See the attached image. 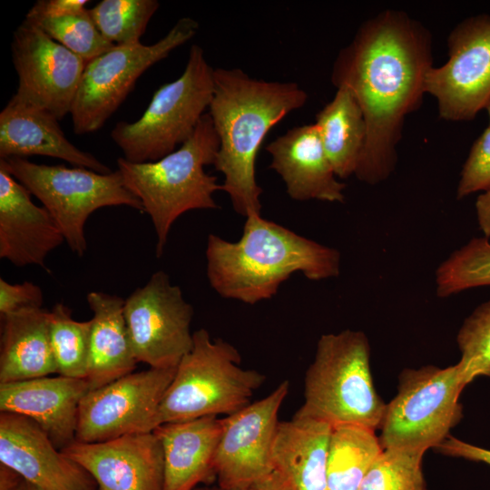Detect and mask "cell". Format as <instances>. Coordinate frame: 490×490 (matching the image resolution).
<instances>
[{
  "label": "cell",
  "mask_w": 490,
  "mask_h": 490,
  "mask_svg": "<svg viewBox=\"0 0 490 490\" xmlns=\"http://www.w3.org/2000/svg\"><path fill=\"white\" fill-rule=\"evenodd\" d=\"M206 273L222 298L247 304L273 297L296 272L310 280L338 277L340 252L295 233L260 214L246 218L236 242L209 234Z\"/></svg>",
  "instance_id": "3957f363"
},
{
  "label": "cell",
  "mask_w": 490,
  "mask_h": 490,
  "mask_svg": "<svg viewBox=\"0 0 490 490\" xmlns=\"http://www.w3.org/2000/svg\"><path fill=\"white\" fill-rule=\"evenodd\" d=\"M48 316L43 308L1 316L0 384L57 373Z\"/></svg>",
  "instance_id": "d4e9b609"
},
{
  "label": "cell",
  "mask_w": 490,
  "mask_h": 490,
  "mask_svg": "<svg viewBox=\"0 0 490 490\" xmlns=\"http://www.w3.org/2000/svg\"><path fill=\"white\" fill-rule=\"evenodd\" d=\"M332 426L294 414L279 423L272 447L274 469L295 490H328V455Z\"/></svg>",
  "instance_id": "603a6c76"
},
{
  "label": "cell",
  "mask_w": 490,
  "mask_h": 490,
  "mask_svg": "<svg viewBox=\"0 0 490 490\" xmlns=\"http://www.w3.org/2000/svg\"><path fill=\"white\" fill-rule=\"evenodd\" d=\"M176 368L133 371L88 391L79 406L75 440L101 442L153 431L159 406Z\"/></svg>",
  "instance_id": "4fadbf2b"
},
{
  "label": "cell",
  "mask_w": 490,
  "mask_h": 490,
  "mask_svg": "<svg viewBox=\"0 0 490 490\" xmlns=\"http://www.w3.org/2000/svg\"><path fill=\"white\" fill-rule=\"evenodd\" d=\"M424 453L422 450L383 449L358 490H425Z\"/></svg>",
  "instance_id": "1f68e13d"
},
{
  "label": "cell",
  "mask_w": 490,
  "mask_h": 490,
  "mask_svg": "<svg viewBox=\"0 0 490 490\" xmlns=\"http://www.w3.org/2000/svg\"><path fill=\"white\" fill-rule=\"evenodd\" d=\"M446 455L483 462L490 466V450L447 436L438 446Z\"/></svg>",
  "instance_id": "d590c367"
},
{
  "label": "cell",
  "mask_w": 490,
  "mask_h": 490,
  "mask_svg": "<svg viewBox=\"0 0 490 490\" xmlns=\"http://www.w3.org/2000/svg\"><path fill=\"white\" fill-rule=\"evenodd\" d=\"M0 163V258L15 267H45L48 254L65 240L54 219Z\"/></svg>",
  "instance_id": "ac0fdd59"
},
{
  "label": "cell",
  "mask_w": 490,
  "mask_h": 490,
  "mask_svg": "<svg viewBox=\"0 0 490 490\" xmlns=\"http://www.w3.org/2000/svg\"><path fill=\"white\" fill-rule=\"evenodd\" d=\"M91 318L86 380L90 390L134 371L138 363L124 317V299L102 291L87 294Z\"/></svg>",
  "instance_id": "cb8c5ba5"
},
{
  "label": "cell",
  "mask_w": 490,
  "mask_h": 490,
  "mask_svg": "<svg viewBox=\"0 0 490 490\" xmlns=\"http://www.w3.org/2000/svg\"><path fill=\"white\" fill-rule=\"evenodd\" d=\"M486 111H487V113H488V117H489V125H490V100L485 107Z\"/></svg>",
  "instance_id": "b9f144b4"
},
{
  "label": "cell",
  "mask_w": 490,
  "mask_h": 490,
  "mask_svg": "<svg viewBox=\"0 0 490 490\" xmlns=\"http://www.w3.org/2000/svg\"><path fill=\"white\" fill-rule=\"evenodd\" d=\"M220 141L209 113L193 134L174 152L155 162L133 163L117 159L125 187L142 203L157 237L156 256L164 250L174 221L191 210L218 209L213 193L221 190L216 176L205 166L213 165Z\"/></svg>",
  "instance_id": "277c9868"
},
{
  "label": "cell",
  "mask_w": 490,
  "mask_h": 490,
  "mask_svg": "<svg viewBox=\"0 0 490 490\" xmlns=\"http://www.w3.org/2000/svg\"><path fill=\"white\" fill-rule=\"evenodd\" d=\"M447 47L448 60L426 73L425 92L436 99L440 118L470 121L490 100V15L461 21Z\"/></svg>",
  "instance_id": "7c38bea8"
},
{
  "label": "cell",
  "mask_w": 490,
  "mask_h": 490,
  "mask_svg": "<svg viewBox=\"0 0 490 490\" xmlns=\"http://www.w3.org/2000/svg\"><path fill=\"white\" fill-rule=\"evenodd\" d=\"M49 331L57 374L86 379L89 361L91 319L77 321L62 302L49 310Z\"/></svg>",
  "instance_id": "83f0119b"
},
{
  "label": "cell",
  "mask_w": 490,
  "mask_h": 490,
  "mask_svg": "<svg viewBox=\"0 0 490 490\" xmlns=\"http://www.w3.org/2000/svg\"><path fill=\"white\" fill-rule=\"evenodd\" d=\"M459 363L467 378L490 377V299L477 306L464 320L456 336Z\"/></svg>",
  "instance_id": "d6a6232c"
},
{
  "label": "cell",
  "mask_w": 490,
  "mask_h": 490,
  "mask_svg": "<svg viewBox=\"0 0 490 490\" xmlns=\"http://www.w3.org/2000/svg\"><path fill=\"white\" fill-rule=\"evenodd\" d=\"M270 168L294 201L344 202L346 184L338 181L315 123L294 126L270 142Z\"/></svg>",
  "instance_id": "ffe728a7"
},
{
  "label": "cell",
  "mask_w": 490,
  "mask_h": 490,
  "mask_svg": "<svg viewBox=\"0 0 490 490\" xmlns=\"http://www.w3.org/2000/svg\"><path fill=\"white\" fill-rule=\"evenodd\" d=\"M383 451L375 430L356 425L332 426L328 455V490H358Z\"/></svg>",
  "instance_id": "4316f807"
},
{
  "label": "cell",
  "mask_w": 490,
  "mask_h": 490,
  "mask_svg": "<svg viewBox=\"0 0 490 490\" xmlns=\"http://www.w3.org/2000/svg\"><path fill=\"white\" fill-rule=\"evenodd\" d=\"M90 391L86 379L58 375L0 384V412L34 421L62 450L75 441L80 403Z\"/></svg>",
  "instance_id": "d6986e66"
},
{
  "label": "cell",
  "mask_w": 490,
  "mask_h": 490,
  "mask_svg": "<svg viewBox=\"0 0 490 490\" xmlns=\"http://www.w3.org/2000/svg\"><path fill=\"white\" fill-rule=\"evenodd\" d=\"M470 381L458 362L440 368L405 369L380 425L383 449L437 447L462 418L459 396Z\"/></svg>",
  "instance_id": "9c48e42d"
},
{
  "label": "cell",
  "mask_w": 490,
  "mask_h": 490,
  "mask_svg": "<svg viewBox=\"0 0 490 490\" xmlns=\"http://www.w3.org/2000/svg\"><path fill=\"white\" fill-rule=\"evenodd\" d=\"M289 390V380H283L267 397L221 418L214 459L218 485L249 488L274 470L272 447L278 415Z\"/></svg>",
  "instance_id": "9a60e30c"
},
{
  "label": "cell",
  "mask_w": 490,
  "mask_h": 490,
  "mask_svg": "<svg viewBox=\"0 0 490 490\" xmlns=\"http://www.w3.org/2000/svg\"><path fill=\"white\" fill-rule=\"evenodd\" d=\"M387 405L371 375L370 346L362 331L322 335L304 379V402L295 413L338 425L380 427Z\"/></svg>",
  "instance_id": "5b68a950"
},
{
  "label": "cell",
  "mask_w": 490,
  "mask_h": 490,
  "mask_svg": "<svg viewBox=\"0 0 490 490\" xmlns=\"http://www.w3.org/2000/svg\"><path fill=\"white\" fill-rule=\"evenodd\" d=\"M198 29L197 21L182 17L152 44L139 42L114 45L88 62L70 113L74 132L82 135L101 129L125 100L138 78L172 50L191 40Z\"/></svg>",
  "instance_id": "30bf717a"
},
{
  "label": "cell",
  "mask_w": 490,
  "mask_h": 490,
  "mask_svg": "<svg viewBox=\"0 0 490 490\" xmlns=\"http://www.w3.org/2000/svg\"><path fill=\"white\" fill-rule=\"evenodd\" d=\"M193 490H250L249 488H224L220 485L217 486H198Z\"/></svg>",
  "instance_id": "60d3db41"
},
{
  "label": "cell",
  "mask_w": 490,
  "mask_h": 490,
  "mask_svg": "<svg viewBox=\"0 0 490 490\" xmlns=\"http://www.w3.org/2000/svg\"><path fill=\"white\" fill-rule=\"evenodd\" d=\"M0 163L42 202L79 257L87 249L84 226L93 211L125 205L144 212L118 170L100 173L83 167L38 164L20 157L0 159Z\"/></svg>",
  "instance_id": "ba28073f"
},
{
  "label": "cell",
  "mask_w": 490,
  "mask_h": 490,
  "mask_svg": "<svg viewBox=\"0 0 490 490\" xmlns=\"http://www.w3.org/2000/svg\"><path fill=\"white\" fill-rule=\"evenodd\" d=\"M0 464L39 490H97L92 476L31 419L0 413Z\"/></svg>",
  "instance_id": "e0dca14e"
},
{
  "label": "cell",
  "mask_w": 490,
  "mask_h": 490,
  "mask_svg": "<svg viewBox=\"0 0 490 490\" xmlns=\"http://www.w3.org/2000/svg\"><path fill=\"white\" fill-rule=\"evenodd\" d=\"M88 3L87 0H38L28 13L43 15L76 14L87 10Z\"/></svg>",
  "instance_id": "8d00e7d4"
},
{
  "label": "cell",
  "mask_w": 490,
  "mask_h": 490,
  "mask_svg": "<svg viewBox=\"0 0 490 490\" xmlns=\"http://www.w3.org/2000/svg\"><path fill=\"white\" fill-rule=\"evenodd\" d=\"M44 295L42 289L31 282L11 284L0 279V314L1 316L15 311L42 308Z\"/></svg>",
  "instance_id": "e575fe53"
},
{
  "label": "cell",
  "mask_w": 490,
  "mask_h": 490,
  "mask_svg": "<svg viewBox=\"0 0 490 490\" xmlns=\"http://www.w3.org/2000/svg\"><path fill=\"white\" fill-rule=\"evenodd\" d=\"M314 123L336 176L355 175L367 140V124L353 92L347 86L337 87L334 98L316 114Z\"/></svg>",
  "instance_id": "484cf974"
},
{
  "label": "cell",
  "mask_w": 490,
  "mask_h": 490,
  "mask_svg": "<svg viewBox=\"0 0 490 490\" xmlns=\"http://www.w3.org/2000/svg\"><path fill=\"white\" fill-rule=\"evenodd\" d=\"M432 64L430 32L398 10H385L366 20L338 52L332 84L353 92L367 124L355 173L360 181L376 185L395 171L405 119L421 104Z\"/></svg>",
  "instance_id": "6da1fadb"
},
{
  "label": "cell",
  "mask_w": 490,
  "mask_h": 490,
  "mask_svg": "<svg viewBox=\"0 0 490 490\" xmlns=\"http://www.w3.org/2000/svg\"><path fill=\"white\" fill-rule=\"evenodd\" d=\"M213 71L201 46L192 44L183 73L161 85L134 122H119L111 138L130 162H155L194 132L213 94Z\"/></svg>",
  "instance_id": "52a82bcc"
},
{
  "label": "cell",
  "mask_w": 490,
  "mask_h": 490,
  "mask_svg": "<svg viewBox=\"0 0 490 490\" xmlns=\"http://www.w3.org/2000/svg\"><path fill=\"white\" fill-rule=\"evenodd\" d=\"M159 5L157 0H103L88 11L108 42L124 45L140 42Z\"/></svg>",
  "instance_id": "f546056e"
},
{
  "label": "cell",
  "mask_w": 490,
  "mask_h": 490,
  "mask_svg": "<svg viewBox=\"0 0 490 490\" xmlns=\"http://www.w3.org/2000/svg\"><path fill=\"white\" fill-rule=\"evenodd\" d=\"M11 52L18 76L13 97L58 121L70 113L87 63L25 20L13 34Z\"/></svg>",
  "instance_id": "5bb4252c"
},
{
  "label": "cell",
  "mask_w": 490,
  "mask_h": 490,
  "mask_svg": "<svg viewBox=\"0 0 490 490\" xmlns=\"http://www.w3.org/2000/svg\"><path fill=\"white\" fill-rule=\"evenodd\" d=\"M475 214L478 226L484 236L490 237V190L478 195L475 201Z\"/></svg>",
  "instance_id": "ab89813d"
},
{
  "label": "cell",
  "mask_w": 490,
  "mask_h": 490,
  "mask_svg": "<svg viewBox=\"0 0 490 490\" xmlns=\"http://www.w3.org/2000/svg\"><path fill=\"white\" fill-rule=\"evenodd\" d=\"M0 490H39L14 470L0 464Z\"/></svg>",
  "instance_id": "74e56055"
},
{
  "label": "cell",
  "mask_w": 490,
  "mask_h": 490,
  "mask_svg": "<svg viewBox=\"0 0 490 490\" xmlns=\"http://www.w3.org/2000/svg\"><path fill=\"white\" fill-rule=\"evenodd\" d=\"M176 368L158 408L156 427L203 416L231 415L249 405L266 376L240 367L238 349L200 328ZM155 427V428H156Z\"/></svg>",
  "instance_id": "8992f818"
},
{
  "label": "cell",
  "mask_w": 490,
  "mask_h": 490,
  "mask_svg": "<svg viewBox=\"0 0 490 490\" xmlns=\"http://www.w3.org/2000/svg\"><path fill=\"white\" fill-rule=\"evenodd\" d=\"M94 480L97 490H162L163 454L152 432L93 443L75 440L61 450Z\"/></svg>",
  "instance_id": "2e32d148"
},
{
  "label": "cell",
  "mask_w": 490,
  "mask_h": 490,
  "mask_svg": "<svg viewBox=\"0 0 490 490\" xmlns=\"http://www.w3.org/2000/svg\"><path fill=\"white\" fill-rule=\"evenodd\" d=\"M25 21L34 24L55 42L86 63L114 46L98 31L88 9L76 14L43 15L27 13Z\"/></svg>",
  "instance_id": "4dcf8cb0"
},
{
  "label": "cell",
  "mask_w": 490,
  "mask_h": 490,
  "mask_svg": "<svg viewBox=\"0 0 490 490\" xmlns=\"http://www.w3.org/2000/svg\"><path fill=\"white\" fill-rule=\"evenodd\" d=\"M250 490H295L289 480L277 470L249 487Z\"/></svg>",
  "instance_id": "f35d334b"
},
{
  "label": "cell",
  "mask_w": 490,
  "mask_h": 490,
  "mask_svg": "<svg viewBox=\"0 0 490 490\" xmlns=\"http://www.w3.org/2000/svg\"><path fill=\"white\" fill-rule=\"evenodd\" d=\"M221 430V418L210 416L165 423L152 431L162 448V490H193L215 476Z\"/></svg>",
  "instance_id": "7402d4cb"
},
{
  "label": "cell",
  "mask_w": 490,
  "mask_h": 490,
  "mask_svg": "<svg viewBox=\"0 0 490 490\" xmlns=\"http://www.w3.org/2000/svg\"><path fill=\"white\" fill-rule=\"evenodd\" d=\"M31 155L58 158L100 173L112 172L93 154L75 147L54 115L12 96L0 113V159Z\"/></svg>",
  "instance_id": "44dd1931"
},
{
  "label": "cell",
  "mask_w": 490,
  "mask_h": 490,
  "mask_svg": "<svg viewBox=\"0 0 490 490\" xmlns=\"http://www.w3.org/2000/svg\"><path fill=\"white\" fill-rule=\"evenodd\" d=\"M490 190V125L473 143L466 160L456 189L461 200L475 192Z\"/></svg>",
  "instance_id": "836d02e7"
},
{
  "label": "cell",
  "mask_w": 490,
  "mask_h": 490,
  "mask_svg": "<svg viewBox=\"0 0 490 490\" xmlns=\"http://www.w3.org/2000/svg\"><path fill=\"white\" fill-rule=\"evenodd\" d=\"M213 82L208 113L220 141L213 166L224 176L221 191L240 215L260 214V147L274 125L305 105L308 94L297 83L256 79L240 68L214 69Z\"/></svg>",
  "instance_id": "7a4b0ae2"
},
{
  "label": "cell",
  "mask_w": 490,
  "mask_h": 490,
  "mask_svg": "<svg viewBox=\"0 0 490 490\" xmlns=\"http://www.w3.org/2000/svg\"><path fill=\"white\" fill-rule=\"evenodd\" d=\"M436 293L447 298L469 289L490 286V240L472 238L442 261L435 273Z\"/></svg>",
  "instance_id": "f1b7e54d"
},
{
  "label": "cell",
  "mask_w": 490,
  "mask_h": 490,
  "mask_svg": "<svg viewBox=\"0 0 490 490\" xmlns=\"http://www.w3.org/2000/svg\"><path fill=\"white\" fill-rule=\"evenodd\" d=\"M193 312L169 275L154 272L124 300L125 321L137 361L149 368H176L193 344L190 328Z\"/></svg>",
  "instance_id": "8fae6325"
}]
</instances>
